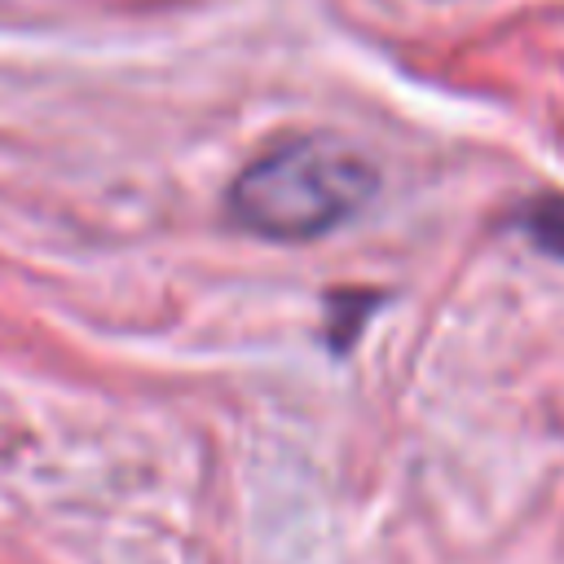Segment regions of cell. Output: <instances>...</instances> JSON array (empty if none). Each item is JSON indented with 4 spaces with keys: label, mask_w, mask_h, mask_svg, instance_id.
<instances>
[{
    "label": "cell",
    "mask_w": 564,
    "mask_h": 564,
    "mask_svg": "<svg viewBox=\"0 0 564 564\" xmlns=\"http://www.w3.org/2000/svg\"><path fill=\"white\" fill-rule=\"evenodd\" d=\"M379 189L375 163L335 137H295L260 154L229 185V216L278 242H304L370 203Z\"/></svg>",
    "instance_id": "6da1fadb"
},
{
    "label": "cell",
    "mask_w": 564,
    "mask_h": 564,
    "mask_svg": "<svg viewBox=\"0 0 564 564\" xmlns=\"http://www.w3.org/2000/svg\"><path fill=\"white\" fill-rule=\"evenodd\" d=\"M520 229L533 238L538 251L564 256V194H542L520 207Z\"/></svg>",
    "instance_id": "7a4b0ae2"
}]
</instances>
